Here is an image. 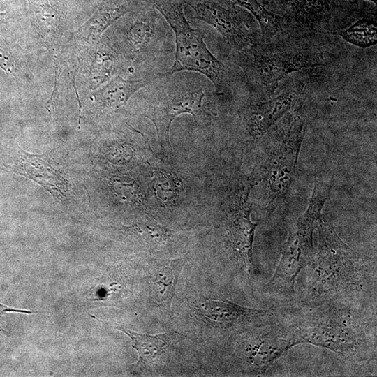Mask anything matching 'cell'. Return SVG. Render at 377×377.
I'll return each mask as SVG.
<instances>
[{
  "label": "cell",
  "mask_w": 377,
  "mask_h": 377,
  "mask_svg": "<svg viewBox=\"0 0 377 377\" xmlns=\"http://www.w3.org/2000/svg\"><path fill=\"white\" fill-rule=\"evenodd\" d=\"M317 228L318 245L303 269V297L297 304L367 307L376 302V262L344 243L330 223L322 220Z\"/></svg>",
  "instance_id": "1"
},
{
  "label": "cell",
  "mask_w": 377,
  "mask_h": 377,
  "mask_svg": "<svg viewBox=\"0 0 377 377\" xmlns=\"http://www.w3.org/2000/svg\"><path fill=\"white\" fill-rule=\"evenodd\" d=\"M338 303L314 306L295 304L291 315L304 343L331 350L350 362L376 357V311Z\"/></svg>",
  "instance_id": "2"
},
{
  "label": "cell",
  "mask_w": 377,
  "mask_h": 377,
  "mask_svg": "<svg viewBox=\"0 0 377 377\" xmlns=\"http://www.w3.org/2000/svg\"><path fill=\"white\" fill-rule=\"evenodd\" d=\"M302 102L290 110L267 137V145L251 177L250 189L257 188L267 216L283 200L295 172L306 118Z\"/></svg>",
  "instance_id": "3"
},
{
  "label": "cell",
  "mask_w": 377,
  "mask_h": 377,
  "mask_svg": "<svg viewBox=\"0 0 377 377\" xmlns=\"http://www.w3.org/2000/svg\"><path fill=\"white\" fill-rule=\"evenodd\" d=\"M332 184L316 178L306 212L290 229L276 270L263 291L270 299L293 305L296 279L313 258V233L322 221V209L329 198Z\"/></svg>",
  "instance_id": "4"
},
{
  "label": "cell",
  "mask_w": 377,
  "mask_h": 377,
  "mask_svg": "<svg viewBox=\"0 0 377 377\" xmlns=\"http://www.w3.org/2000/svg\"><path fill=\"white\" fill-rule=\"evenodd\" d=\"M255 42L237 52L236 62L251 90L272 94L295 71L324 64V57L309 45Z\"/></svg>",
  "instance_id": "5"
},
{
  "label": "cell",
  "mask_w": 377,
  "mask_h": 377,
  "mask_svg": "<svg viewBox=\"0 0 377 377\" xmlns=\"http://www.w3.org/2000/svg\"><path fill=\"white\" fill-rule=\"evenodd\" d=\"M152 1L175 35V59L168 73H200L212 82L216 94H223L234 88L231 70L209 51L200 30L190 25L184 13L182 0Z\"/></svg>",
  "instance_id": "6"
},
{
  "label": "cell",
  "mask_w": 377,
  "mask_h": 377,
  "mask_svg": "<svg viewBox=\"0 0 377 377\" xmlns=\"http://www.w3.org/2000/svg\"><path fill=\"white\" fill-rule=\"evenodd\" d=\"M191 75L184 71L156 73L145 86V116L153 122L161 144L170 145V128L176 117L187 113L196 117L202 110L207 94Z\"/></svg>",
  "instance_id": "7"
},
{
  "label": "cell",
  "mask_w": 377,
  "mask_h": 377,
  "mask_svg": "<svg viewBox=\"0 0 377 377\" xmlns=\"http://www.w3.org/2000/svg\"><path fill=\"white\" fill-rule=\"evenodd\" d=\"M290 309L288 306L281 317L253 327L254 331L242 350L243 360L251 374H264L290 348L303 343Z\"/></svg>",
  "instance_id": "8"
},
{
  "label": "cell",
  "mask_w": 377,
  "mask_h": 377,
  "mask_svg": "<svg viewBox=\"0 0 377 377\" xmlns=\"http://www.w3.org/2000/svg\"><path fill=\"white\" fill-rule=\"evenodd\" d=\"M168 29L151 14L137 17L128 27L126 40L131 59L142 66L151 65L162 53L168 51Z\"/></svg>",
  "instance_id": "9"
},
{
  "label": "cell",
  "mask_w": 377,
  "mask_h": 377,
  "mask_svg": "<svg viewBox=\"0 0 377 377\" xmlns=\"http://www.w3.org/2000/svg\"><path fill=\"white\" fill-rule=\"evenodd\" d=\"M194 18L214 28L236 52L256 42V36L239 15L216 0H186Z\"/></svg>",
  "instance_id": "10"
},
{
  "label": "cell",
  "mask_w": 377,
  "mask_h": 377,
  "mask_svg": "<svg viewBox=\"0 0 377 377\" xmlns=\"http://www.w3.org/2000/svg\"><path fill=\"white\" fill-rule=\"evenodd\" d=\"M300 89L288 87L269 100L243 108L240 117L251 140L261 138L286 113L304 101Z\"/></svg>",
  "instance_id": "11"
},
{
  "label": "cell",
  "mask_w": 377,
  "mask_h": 377,
  "mask_svg": "<svg viewBox=\"0 0 377 377\" xmlns=\"http://www.w3.org/2000/svg\"><path fill=\"white\" fill-rule=\"evenodd\" d=\"M249 187L240 197L237 207L231 214L229 223L230 243L235 258L244 271H253V242L257 223L251 220V205L248 202Z\"/></svg>",
  "instance_id": "12"
},
{
  "label": "cell",
  "mask_w": 377,
  "mask_h": 377,
  "mask_svg": "<svg viewBox=\"0 0 377 377\" xmlns=\"http://www.w3.org/2000/svg\"><path fill=\"white\" fill-rule=\"evenodd\" d=\"M20 174L47 189L56 200L64 199L68 184L59 170L44 155L29 154L19 148Z\"/></svg>",
  "instance_id": "13"
},
{
  "label": "cell",
  "mask_w": 377,
  "mask_h": 377,
  "mask_svg": "<svg viewBox=\"0 0 377 377\" xmlns=\"http://www.w3.org/2000/svg\"><path fill=\"white\" fill-rule=\"evenodd\" d=\"M151 77L136 80H126L119 75L114 77L108 84L96 91L93 96L103 109L119 110L124 108L129 98L138 91L143 89Z\"/></svg>",
  "instance_id": "14"
},
{
  "label": "cell",
  "mask_w": 377,
  "mask_h": 377,
  "mask_svg": "<svg viewBox=\"0 0 377 377\" xmlns=\"http://www.w3.org/2000/svg\"><path fill=\"white\" fill-rule=\"evenodd\" d=\"M183 259L171 260L155 267L150 277V295L159 304L170 307Z\"/></svg>",
  "instance_id": "15"
},
{
  "label": "cell",
  "mask_w": 377,
  "mask_h": 377,
  "mask_svg": "<svg viewBox=\"0 0 377 377\" xmlns=\"http://www.w3.org/2000/svg\"><path fill=\"white\" fill-rule=\"evenodd\" d=\"M119 330L131 338L132 347L138 353V364L154 363L165 351L172 341V333L150 335L140 334L123 327Z\"/></svg>",
  "instance_id": "16"
},
{
  "label": "cell",
  "mask_w": 377,
  "mask_h": 377,
  "mask_svg": "<svg viewBox=\"0 0 377 377\" xmlns=\"http://www.w3.org/2000/svg\"><path fill=\"white\" fill-rule=\"evenodd\" d=\"M128 12L122 0H103L94 15L83 27H88L89 36L98 38L110 25Z\"/></svg>",
  "instance_id": "17"
},
{
  "label": "cell",
  "mask_w": 377,
  "mask_h": 377,
  "mask_svg": "<svg viewBox=\"0 0 377 377\" xmlns=\"http://www.w3.org/2000/svg\"><path fill=\"white\" fill-rule=\"evenodd\" d=\"M250 12L258 21L263 41H267L282 29L280 18L267 10L258 0H230Z\"/></svg>",
  "instance_id": "18"
},
{
  "label": "cell",
  "mask_w": 377,
  "mask_h": 377,
  "mask_svg": "<svg viewBox=\"0 0 377 377\" xmlns=\"http://www.w3.org/2000/svg\"><path fill=\"white\" fill-rule=\"evenodd\" d=\"M346 42L360 47H369L376 44L377 26L376 22L362 18L351 26L338 31Z\"/></svg>",
  "instance_id": "19"
},
{
  "label": "cell",
  "mask_w": 377,
  "mask_h": 377,
  "mask_svg": "<svg viewBox=\"0 0 377 377\" xmlns=\"http://www.w3.org/2000/svg\"><path fill=\"white\" fill-rule=\"evenodd\" d=\"M153 181L155 193L162 200L170 201L177 196L181 182L172 173L154 172Z\"/></svg>",
  "instance_id": "20"
},
{
  "label": "cell",
  "mask_w": 377,
  "mask_h": 377,
  "mask_svg": "<svg viewBox=\"0 0 377 377\" xmlns=\"http://www.w3.org/2000/svg\"><path fill=\"white\" fill-rule=\"evenodd\" d=\"M0 68L7 74H13L15 71V60L9 43L0 37Z\"/></svg>",
  "instance_id": "21"
},
{
  "label": "cell",
  "mask_w": 377,
  "mask_h": 377,
  "mask_svg": "<svg viewBox=\"0 0 377 377\" xmlns=\"http://www.w3.org/2000/svg\"><path fill=\"white\" fill-rule=\"evenodd\" d=\"M7 17H8L7 13L0 12V23L4 22Z\"/></svg>",
  "instance_id": "22"
},
{
  "label": "cell",
  "mask_w": 377,
  "mask_h": 377,
  "mask_svg": "<svg viewBox=\"0 0 377 377\" xmlns=\"http://www.w3.org/2000/svg\"><path fill=\"white\" fill-rule=\"evenodd\" d=\"M367 1H370L374 2V3H376V0H367Z\"/></svg>",
  "instance_id": "23"
}]
</instances>
